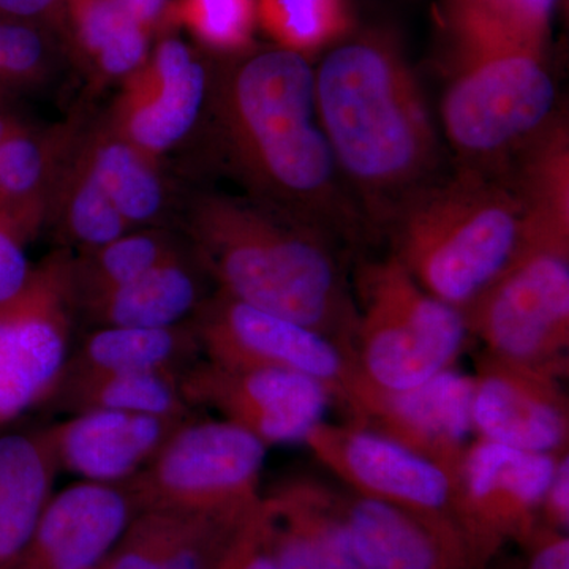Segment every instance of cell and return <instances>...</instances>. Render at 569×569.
<instances>
[{
	"instance_id": "ba28073f",
	"label": "cell",
	"mask_w": 569,
	"mask_h": 569,
	"mask_svg": "<svg viewBox=\"0 0 569 569\" xmlns=\"http://www.w3.org/2000/svg\"><path fill=\"white\" fill-rule=\"evenodd\" d=\"M462 313L497 359L552 367L569 342V239L527 233L518 257Z\"/></svg>"
},
{
	"instance_id": "d6a6232c",
	"label": "cell",
	"mask_w": 569,
	"mask_h": 569,
	"mask_svg": "<svg viewBox=\"0 0 569 569\" xmlns=\"http://www.w3.org/2000/svg\"><path fill=\"white\" fill-rule=\"evenodd\" d=\"M173 28L186 29L209 54H242L254 47L257 0H170L163 31Z\"/></svg>"
},
{
	"instance_id": "83f0119b",
	"label": "cell",
	"mask_w": 569,
	"mask_h": 569,
	"mask_svg": "<svg viewBox=\"0 0 569 569\" xmlns=\"http://www.w3.org/2000/svg\"><path fill=\"white\" fill-rule=\"evenodd\" d=\"M519 194L530 233L569 239V134L557 114L523 146L503 173Z\"/></svg>"
},
{
	"instance_id": "8992f818",
	"label": "cell",
	"mask_w": 569,
	"mask_h": 569,
	"mask_svg": "<svg viewBox=\"0 0 569 569\" xmlns=\"http://www.w3.org/2000/svg\"><path fill=\"white\" fill-rule=\"evenodd\" d=\"M362 295L356 381L399 392L451 369L468 332L459 309L427 293L396 257L367 268Z\"/></svg>"
},
{
	"instance_id": "8d00e7d4",
	"label": "cell",
	"mask_w": 569,
	"mask_h": 569,
	"mask_svg": "<svg viewBox=\"0 0 569 569\" xmlns=\"http://www.w3.org/2000/svg\"><path fill=\"white\" fill-rule=\"evenodd\" d=\"M29 239L0 217V307L9 305L31 282L36 266L29 261Z\"/></svg>"
},
{
	"instance_id": "277c9868",
	"label": "cell",
	"mask_w": 569,
	"mask_h": 569,
	"mask_svg": "<svg viewBox=\"0 0 569 569\" xmlns=\"http://www.w3.org/2000/svg\"><path fill=\"white\" fill-rule=\"evenodd\" d=\"M397 260L440 301L466 310L512 263L527 212L501 173L460 167L407 198L388 222Z\"/></svg>"
},
{
	"instance_id": "74e56055",
	"label": "cell",
	"mask_w": 569,
	"mask_h": 569,
	"mask_svg": "<svg viewBox=\"0 0 569 569\" xmlns=\"http://www.w3.org/2000/svg\"><path fill=\"white\" fill-rule=\"evenodd\" d=\"M0 17L51 29L63 39L67 0H0Z\"/></svg>"
},
{
	"instance_id": "f35d334b",
	"label": "cell",
	"mask_w": 569,
	"mask_h": 569,
	"mask_svg": "<svg viewBox=\"0 0 569 569\" xmlns=\"http://www.w3.org/2000/svg\"><path fill=\"white\" fill-rule=\"evenodd\" d=\"M542 508L548 512L552 526L559 531H567L569 523V458L561 456L557 462L556 473L550 481Z\"/></svg>"
},
{
	"instance_id": "3957f363",
	"label": "cell",
	"mask_w": 569,
	"mask_h": 569,
	"mask_svg": "<svg viewBox=\"0 0 569 569\" xmlns=\"http://www.w3.org/2000/svg\"><path fill=\"white\" fill-rule=\"evenodd\" d=\"M182 227L222 293L331 339L356 331L353 305L328 236L253 198L197 192Z\"/></svg>"
},
{
	"instance_id": "4dcf8cb0",
	"label": "cell",
	"mask_w": 569,
	"mask_h": 569,
	"mask_svg": "<svg viewBox=\"0 0 569 569\" xmlns=\"http://www.w3.org/2000/svg\"><path fill=\"white\" fill-rule=\"evenodd\" d=\"M167 228H140L129 231L97 249L70 253L69 284L73 309L137 279L153 266L187 249Z\"/></svg>"
},
{
	"instance_id": "ffe728a7",
	"label": "cell",
	"mask_w": 569,
	"mask_h": 569,
	"mask_svg": "<svg viewBox=\"0 0 569 569\" xmlns=\"http://www.w3.org/2000/svg\"><path fill=\"white\" fill-rule=\"evenodd\" d=\"M211 279L190 246L148 272L74 309L92 328H167L192 320Z\"/></svg>"
},
{
	"instance_id": "7a4b0ae2",
	"label": "cell",
	"mask_w": 569,
	"mask_h": 569,
	"mask_svg": "<svg viewBox=\"0 0 569 569\" xmlns=\"http://www.w3.org/2000/svg\"><path fill=\"white\" fill-rule=\"evenodd\" d=\"M316 102L340 173L367 222L388 223L437 179L440 142L425 93L399 51L359 39L316 70Z\"/></svg>"
},
{
	"instance_id": "44dd1931",
	"label": "cell",
	"mask_w": 569,
	"mask_h": 569,
	"mask_svg": "<svg viewBox=\"0 0 569 569\" xmlns=\"http://www.w3.org/2000/svg\"><path fill=\"white\" fill-rule=\"evenodd\" d=\"M361 569H451L462 556L447 522L361 496L343 512Z\"/></svg>"
},
{
	"instance_id": "f1b7e54d",
	"label": "cell",
	"mask_w": 569,
	"mask_h": 569,
	"mask_svg": "<svg viewBox=\"0 0 569 569\" xmlns=\"http://www.w3.org/2000/svg\"><path fill=\"white\" fill-rule=\"evenodd\" d=\"M44 227H50L59 242L73 247L78 253L133 231L86 159L81 132L56 179Z\"/></svg>"
},
{
	"instance_id": "484cf974",
	"label": "cell",
	"mask_w": 569,
	"mask_h": 569,
	"mask_svg": "<svg viewBox=\"0 0 569 569\" xmlns=\"http://www.w3.org/2000/svg\"><path fill=\"white\" fill-rule=\"evenodd\" d=\"M201 358L193 318L167 328H93L71 348L63 373H183Z\"/></svg>"
},
{
	"instance_id": "2e32d148",
	"label": "cell",
	"mask_w": 569,
	"mask_h": 569,
	"mask_svg": "<svg viewBox=\"0 0 569 569\" xmlns=\"http://www.w3.org/2000/svg\"><path fill=\"white\" fill-rule=\"evenodd\" d=\"M479 440L456 475L455 505L471 533H512L529 526L545 503L559 458Z\"/></svg>"
},
{
	"instance_id": "30bf717a",
	"label": "cell",
	"mask_w": 569,
	"mask_h": 569,
	"mask_svg": "<svg viewBox=\"0 0 569 569\" xmlns=\"http://www.w3.org/2000/svg\"><path fill=\"white\" fill-rule=\"evenodd\" d=\"M212 58L170 31L157 37L144 63L123 78L103 121L112 132L162 162L203 126Z\"/></svg>"
},
{
	"instance_id": "5bb4252c",
	"label": "cell",
	"mask_w": 569,
	"mask_h": 569,
	"mask_svg": "<svg viewBox=\"0 0 569 569\" xmlns=\"http://www.w3.org/2000/svg\"><path fill=\"white\" fill-rule=\"evenodd\" d=\"M138 512L126 482L71 485L52 496L11 569H99Z\"/></svg>"
},
{
	"instance_id": "d4e9b609",
	"label": "cell",
	"mask_w": 569,
	"mask_h": 569,
	"mask_svg": "<svg viewBox=\"0 0 569 569\" xmlns=\"http://www.w3.org/2000/svg\"><path fill=\"white\" fill-rule=\"evenodd\" d=\"M81 146L93 173L133 230L163 227L173 190L162 162L112 132L103 119L82 126Z\"/></svg>"
},
{
	"instance_id": "9c48e42d",
	"label": "cell",
	"mask_w": 569,
	"mask_h": 569,
	"mask_svg": "<svg viewBox=\"0 0 569 569\" xmlns=\"http://www.w3.org/2000/svg\"><path fill=\"white\" fill-rule=\"evenodd\" d=\"M69 261L67 250L51 253L26 290L0 307V427L44 406L61 380L74 318Z\"/></svg>"
},
{
	"instance_id": "7402d4cb",
	"label": "cell",
	"mask_w": 569,
	"mask_h": 569,
	"mask_svg": "<svg viewBox=\"0 0 569 569\" xmlns=\"http://www.w3.org/2000/svg\"><path fill=\"white\" fill-rule=\"evenodd\" d=\"M82 121L29 123L0 144V217L32 241L47 219L56 179Z\"/></svg>"
},
{
	"instance_id": "d590c367",
	"label": "cell",
	"mask_w": 569,
	"mask_h": 569,
	"mask_svg": "<svg viewBox=\"0 0 569 569\" xmlns=\"http://www.w3.org/2000/svg\"><path fill=\"white\" fill-rule=\"evenodd\" d=\"M212 569H276L266 545L263 498L228 533Z\"/></svg>"
},
{
	"instance_id": "f546056e",
	"label": "cell",
	"mask_w": 569,
	"mask_h": 569,
	"mask_svg": "<svg viewBox=\"0 0 569 569\" xmlns=\"http://www.w3.org/2000/svg\"><path fill=\"white\" fill-rule=\"evenodd\" d=\"M557 0H449V21L462 52H542Z\"/></svg>"
},
{
	"instance_id": "e0dca14e",
	"label": "cell",
	"mask_w": 569,
	"mask_h": 569,
	"mask_svg": "<svg viewBox=\"0 0 569 569\" xmlns=\"http://www.w3.org/2000/svg\"><path fill=\"white\" fill-rule=\"evenodd\" d=\"M192 418L93 410L69 415L43 429L59 470L81 481L122 485L141 473Z\"/></svg>"
},
{
	"instance_id": "8fae6325",
	"label": "cell",
	"mask_w": 569,
	"mask_h": 569,
	"mask_svg": "<svg viewBox=\"0 0 569 569\" xmlns=\"http://www.w3.org/2000/svg\"><path fill=\"white\" fill-rule=\"evenodd\" d=\"M187 402L209 407L269 445L306 441L323 425L332 389L279 367L224 366L201 358L182 373Z\"/></svg>"
},
{
	"instance_id": "60d3db41",
	"label": "cell",
	"mask_w": 569,
	"mask_h": 569,
	"mask_svg": "<svg viewBox=\"0 0 569 569\" xmlns=\"http://www.w3.org/2000/svg\"><path fill=\"white\" fill-rule=\"evenodd\" d=\"M100 569V568H99Z\"/></svg>"
},
{
	"instance_id": "5b68a950",
	"label": "cell",
	"mask_w": 569,
	"mask_h": 569,
	"mask_svg": "<svg viewBox=\"0 0 569 569\" xmlns=\"http://www.w3.org/2000/svg\"><path fill=\"white\" fill-rule=\"evenodd\" d=\"M557 92L541 52H462L441 123L463 167L501 173L553 118Z\"/></svg>"
},
{
	"instance_id": "d6986e66",
	"label": "cell",
	"mask_w": 569,
	"mask_h": 569,
	"mask_svg": "<svg viewBox=\"0 0 569 569\" xmlns=\"http://www.w3.org/2000/svg\"><path fill=\"white\" fill-rule=\"evenodd\" d=\"M168 6L170 0H67V54L100 84L122 81L148 59Z\"/></svg>"
},
{
	"instance_id": "ac0fdd59",
	"label": "cell",
	"mask_w": 569,
	"mask_h": 569,
	"mask_svg": "<svg viewBox=\"0 0 569 569\" xmlns=\"http://www.w3.org/2000/svg\"><path fill=\"white\" fill-rule=\"evenodd\" d=\"M471 421L482 440L556 455L568 440V407L548 367L496 359L475 380Z\"/></svg>"
},
{
	"instance_id": "52a82bcc",
	"label": "cell",
	"mask_w": 569,
	"mask_h": 569,
	"mask_svg": "<svg viewBox=\"0 0 569 569\" xmlns=\"http://www.w3.org/2000/svg\"><path fill=\"white\" fill-rule=\"evenodd\" d=\"M266 445L227 419L183 422L141 473L127 481L138 509L239 519L261 501Z\"/></svg>"
},
{
	"instance_id": "7c38bea8",
	"label": "cell",
	"mask_w": 569,
	"mask_h": 569,
	"mask_svg": "<svg viewBox=\"0 0 569 569\" xmlns=\"http://www.w3.org/2000/svg\"><path fill=\"white\" fill-rule=\"evenodd\" d=\"M203 358L224 366L279 367L317 378L329 388L346 387L355 376L332 339L254 309L217 291L193 317Z\"/></svg>"
},
{
	"instance_id": "e575fe53",
	"label": "cell",
	"mask_w": 569,
	"mask_h": 569,
	"mask_svg": "<svg viewBox=\"0 0 569 569\" xmlns=\"http://www.w3.org/2000/svg\"><path fill=\"white\" fill-rule=\"evenodd\" d=\"M301 509L316 548L318 569H361L343 512L325 507L320 493L288 488Z\"/></svg>"
},
{
	"instance_id": "836d02e7",
	"label": "cell",
	"mask_w": 569,
	"mask_h": 569,
	"mask_svg": "<svg viewBox=\"0 0 569 569\" xmlns=\"http://www.w3.org/2000/svg\"><path fill=\"white\" fill-rule=\"evenodd\" d=\"M62 54L58 32L0 17V103H14L47 84Z\"/></svg>"
},
{
	"instance_id": "ab89813d",
	"label": "cell",
	"mask_w": 569,
	"mask_h": 569,
	"mask_svg": "<svg viewBox=\"0 0 569 569\" xmlns=\"http://www.w3.org/2000/svg\"><path fill=\"white\" fill-rule=\"evenodd\" d=\"M527 569H569V539L567 531H552L539 539Z\"/></svg>"
},
{
	"instance_id": "9a60e30c",
	"label": "cell",
	"mask_w": 569,
	"mask_h": 569,
	"mask_svg": "<svg viewBox=\"0 0 569 569\" xmlns=\"http://www.w3.org/2000/svg\"><path fill=\"white\" fill-rule=\"evenodd\" d=\"M473 378L447 369L406 391L385 392L353 380L348 395L355 406L380 421L385 436L447 468L455 477L473 430Z\"/></svg>"
},
{
	"instance_id": "603a6c76",
	"label": "cell",
	"mask_w": 569,
	"mask_h": 569,
	"mask_svg": "<svg viewBox=\"0 0 569 569\" xmlns=\"http://www.w3.org/2000/svg\"><path fill=\"white\" fill-rule=\"evenodd\" d=\"M242 518L167 509L138 512L100 569H212L224 539Z\"/></svg>"
},
{
	"instance_id": "6da1fadb",
	"label": "cell",
	"mask_w": 569,
	"mask_h": 569,
	"mask_svg": "<svg viewBox=\"0 0 569 569\" xmlns=\"http://www.w3.org/2000/svg\"><path fill=\"white\" fill-rule=\"evenodd\" d=\"M204 123L253 200L329 239L369 227L318 118L306 56L280 47L212 56Z\"/></svg>"
},
{
	"instance_id": "4316f807",
	"label": "cell",
	"mask_w": 569,
	"mask_h": 569,
	"mask_svg": "<svg viewBox=\"0 0 569 569\" xmlns=\"http://www.w3.org/2000/svg\"><path fill=\"white\" fill-rule=\"evenodd\" d=\"M44 406L67 417L93 410L194 417L183 395L182 373L174 372L62 373Z\"/></svg>"
},
{
	"instance_id": "cb8c5ba5",
	"label": "cell",
	"mask_w": 569,
	"mask_h": 569,
	"mask_svg": "<svg viewBox=\"0 0 569 569\" xmlns=\"http://www.w3.org/2000/svg\"><path fill=\"white\" fill-rule=\"evenodd\" d=\"M44 429L0 437V569H11L52 498L58 475Z\"/></svg>"
},
{
	"instance_id": "4fadbf2b",
	"label": "cell",
	"mask_w": 569,
	"mask_h": 569,
	"mask_svg": "<svg viewBox=\"0 0 569 569\" xmlns=\"http://www.w3.org/2000/svg\"><path fill=\"white\" fill-rule=\"evenodd\" d=\"M306 443L361 496L438 522L455 505L456 481L447 468L385 433L320 425Z\"/></svg>"
},
{
	"instance_id": "1f68e13d",
	"label": "cell",
	"mask_w": 569,
	"mask_h": 569,
	"mask_svg": "<svg viewBox=\"0 0 569 569\" xmlns=\"http://www.w3.org/2000/svg\"><path fill=\"white\" fill-rule=\"evenodd\" d=\"M257 24L277 47L309 59L346 36L350 13L347 0H257Z\"/></svg>"
}]
</instances>
